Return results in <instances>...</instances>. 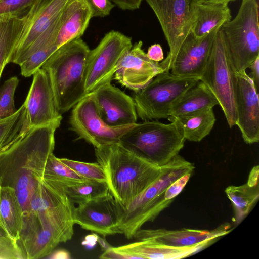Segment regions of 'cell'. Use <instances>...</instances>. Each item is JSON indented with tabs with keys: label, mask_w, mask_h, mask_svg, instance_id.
<instances>
[{
	"label": "cell",
	"mask_w": 259,
	"mask_h": 259,
	"mask_svg": "<svg viewBox=\"0 0 259 259\" xmlns=\"http://www.w3.org/2000/svg\"><path fill=\"white\" fill-rule=\"evenodd\" d=\"M205 247L203 245L179 247L152 240H141L114 248L132 258L176 259L189 256Z\"/></svg>",
	"instance_id": "cell-22"
},
{
	"label": "cell",
	"mask_w": 259,
	"mask_h": 259,
	"mask_svg": "<svg viewBox=\"0 0 259 259\" xmlns=\"http://www.w3.org/2000/svg\"><path fill=\"white\" fill-rule=\"evenodd\" d=\"M90 50L81 38L73 40L58 48L41 67L49 72L61 115L88 94L85 70Z\"/></svg>",
	"instance_id": "cell-3"
},
{
	"label": "cell",
	"mask_w": 259,
	"mask_h": 259,
	"mask_svg": "<svg viewBox=\"0 0 259 259\" xmlns=\"http://www.w3.org/2000/svg\"><path fill=\"white\" fill-rule=\"evenodd\" d=\"M100 258L104 259H132V257L125 254L116 251L114 247H111L99 256Z\"/></svg>",
	"instance_id": "cell-41"
},
{
	"label": "cell",
	"mask_w": 259,
	"mask_h": 259,
	"mask_svg": "<svg viewBox=\"0 0 259 259\" xmlns=\"http://www.w3.org/2000/svg\"><path fill=\"white\" fill-rule=\"evenodd\" d=\"M219 105V102L208 87L201 81L188 90L171 105L169 117L191 114Z\"/></svg>",
	"instance_id": "cell-23"
},
{
	"label": "cell",
	"mask_w": 259,
	"mask_h": 259,
	"mask_svg": "<svg viewBox=\"0 0 259 259\" xmlns=\"http://www.w3.org/2000/svg\"><path fill=\"white\" fill-rule=\"evenodd\" d=\"M97 242L100 244L101 248L104 251L111 247L104 239L98 236Z\"/></svg>",
	"instance_id": "cell-47"
},
{
	"label": "cell",
	"mask_w": 259,
	"mask_h": 259,
	"mask_svg": "<svg viewBox=\"0 0 259 259\" xmlns=\"http://www.w3.org/2000/svg\"><path fill=\"white\" fill-rule=\"evenodd\" d=\"M200 79L180 76L169 71L156 75L143 89L133 94L137 116L144 121L168 119L172 104Z\"/></svg>",
	"instance_id": "cell-8"
},
{
	"label": "cell",
	"mask_w": 259,
	"mask_h": 259,
	"mask_svg": "<svg viewBox=\"0 0 259 259\" xmlns=\"http://www.w3.org/2000/svg\"><path fill=\"white\" fill-rule=\"evenodd\" d=\"M57 49L56 40H53L38 49L19 65L21 75L26 77L32 75Z\"/></svg>",
	"instance_id": "cell-32"
},
{
	"label": "cell",
	"mask_w": 259,
	"mask_h": 259,
	"mask_svg": "<svg viewBox=\"0 0 259 259\" xmlns=\"http://www.w3.org/2000/svg\"><path fill=\"white\" fill-rule=\"evenodd\" d=\"M30 128L27 111L23 104L14 114L0 120V152L21 140Z\"/></svg>",
	"instance_id": "cell-27"
},
{
	"label": "cell",
	"mask_w": 259,
	"mask_h": 259,
	"mask_svg": "<svg viewBox=\"0 0 259 259\" xmlns=\"http://www.w3.org/2000/svg\"><path fill=\"white\" fill-rule=\"evenodd\" d=\"M142 45L141 40L133 45L122 57L113 77L122 86L134 92L143 89L164 72L159 63L149 58Z\"/></svg>",
	"instance_id": "cell-17"
},
{
	"label": "cell",
	"mask_w": 259,
	"mask_h": 259,
	"mask_svg": "<svg viewBox=\"0 0 259 259\" xmlns=\"http://www.w3.org/2000/svg\"><path fill=\"white\" fill-rule=\"evenodd\" d=\"M60 188L73 203L78 204L95 199L109 193L106 181L86 179L82 182Z\"/></svg>",
	"instance_id": "cell-30"
},
{
	"label": "cell",
	"mask_w": 259,
	"mask_h": 259,
	"mask_svg": "<svg viewBox=\"0 0 259 259\" xmlns=\"http://www.w3.org/2000/svg\"><path fill=\"white\" fill-rule=\"evenodd\" d=\"M160 177L135 197L129 204L121 207L119 229L128 239L148 222H152L172 202L167 200L164 192L168 187L182 176L193 172L194 166L179 154L162 166Z\"/></svg>",
	"instance_id": "cell-4"
},
{
	"label": "cell",
	"mask_w": 259,
	"mask_h": 259,
	"mask_svg": "<svg viewBox=\"0 0 259 259\" xmlns=\"http://www.w3.org/2000/svg\"><path fill=\"white\" fill-rule=\"evenodd\" d=\"M71 0H35L25 15V23L11 62L18 65L35 41L59 18Z\"/></svg>",
	"instance_id": "cell-13"
},
{
	"label": "cell",
	"mask_w": 259,
	"mask_h": 259,
	"mask_svg": "<svg viewBox=\"0 0 259 259\" xmlns=\"http://www.w3.org/2000/svg\"><path fill=\"white\" fill-rule=\"evenodd\" d=\"M59 160L85 179L106 181L104 168L98 162L87 163L64 158Z\"/></svg>",
	"instance_id": "cell-34"
},
{
	"label": "cell",
	"mask_w": 259,
	"mask_h": 259,
	"mask_svg": "<svg viewBox=\"0 0 259 259\" xmlns=\"http://www.w3.org/2000/svg\"><path fill=\"white\" fill-rule=\"evenodd\" d=\"M185 140L175 122L146 120L136 123L119 143L138 156L162 166L179 154Z\"/></svg>",
	"instance_id": "cell-5"
},
{
	"label": "cell",
	"mask_w": 259,
	"mask_h": 259,
	"mask_svg": "<svg viewBox=\"0 0 259 259\" xmlns=\"http://www.w3.org/2000/svg\"><path fill=\"white\" fill-rule=\"evenodd\" d=\"M17 77L13 76L5 81L0 88V120L15 113L14 94L19 84Z\"/></svg>",
	"instance_id": "cell-33"
},
{
	"label": "cell",
	"mask_w": 259,
	"mask_h": 259,
	"mask_svg": "<svg viewBox=\"0 0 259 259\" xmlns=\"http://www.w3.org/2000/svg\"><path fill=\"white\" fill-rule=\"evenodd\" d=\"M228 4H196V20L192 32L196 37H201L217 27H221L231 19Z\"/></svg>",
	"instance_id": "cell-25"
},
{
	"label": "cell",
	"mask_w": 259,
	"mask_h": 259,
	"mask_svg": "<svg viewBox=\"0 0 259 259\" xmlns=\"http://www.w3.org/2000/svg\"><path fill=\"white\" fill-rule=\"evenodd\" d=\"M93 93L99 113L107 124L117 127L136 123L138 116L133 98L111 82Z\"/></svg>",
	"instance_id": "cell-20"
},
{
	"label": "cell",
	"mask_w": 259,
	"mask_h": 259,
	"mask_svg": "<svg viewBox=\"0 0 259 259\" xmlns=\"http://www.w3.org/2000/svg\"><path fill=\"white\" fill-rule=\"evenodd\" d=\"M146 54L149 59L156 62L162 61L164 59L162 47L158 44L151 45L148 48Z\"/></svg>",
	"instance_id": "cell-39"
},
{
	"label": "cell",
	"mask_w": 259,
	"mask_h": 259,
	"mask_svg": "<svg viewBox=\"0 0 259 259\" xmlns=\"http://www.w3.org/2000/svg\"><path fill=\"white\" fill-rule=\"evenodd\" d=\"M0 187H1V186H0Z\"/></svg>",
	"instance_id": "cell-49"
},
{
	"label": "cell",
	"mask_w": 259,
	"mask_h": 259,
	"mask_svg": "<svg viewBox=\"0 0 259 259\" xmlns=\"http://www.w3.org/2000/svg\"><path fill=\"white\" fill-rule=\"evenodd\" d=\"M92 18L85 0H71L61 14V23L56 39L57 48L80 38Z\"/></svg>",
	"instance_id": "cell-21"
},
{
	"label": "cell",
	"mask_w": 259,
	"mask_h": 259,
	"mask_svg": "<svg viewBox=\"0 0 259 259\" xmlns=\"http://www.w3.org/2000/svg\"><path fill=\"white\" fill-rule=\"evenodd\" d=\"M93 17H104L109 15L115 7L110 0H85Z\"/></svg>",
	"instance_id": "cell-37"
},
{
	"label": "cell",
	"mask_w": 259,
	"mask_h": 259,
	"mask_svg": "<svg viewBox=\"0 0 259 259\" xmlns=\"http://www.w3.org/2000/svg\"><path fill=\"white\" fill-rule=\"evenodd\" d=\"M230 228V225L227 223L211 231L186 228L175 230L140 228L135 233L133 238L137 241L152 240L174 247H191L198 245L207 247L229 233L231 231Z\"/></svg>",
	"instance_id": "cell-19"
},
{
	"label": "cell",
	"mask_w": 259,
	"mask_h": 259,
	"mask_svg": "<svg viewBox=\"0 0 259 259\" xmlns=\"http://www.w3.org/2000/svg\"><path fill=\"white\" fill-rule=\"evenodd\" d=\"M0 259H21L16 242L9 236L1 219Z\"/></svg>",
	"instance_id": "cell-36"
},
{
	"label": "cell",
	"mask_w": 259,
	"mask_h": 259,
	"mask_svg": "<svg viewBox=\"0 0 259 259\" xmlns=\"http://www.w3.org/2000/svg\"><path fill=\"white\" fill-rule=\"evenodd\" d=\"M259 167L258 165L254 166L251 170L249 175L247 184L250 186L258 185Z\"/></svg>",
	"instance_id": "cell-43"
},
{
	"label": "cell",
	"mask_w": 259,
	"mask_h": 259,
	"mask_svg": "<svg viewBox=\"0 0 259 259\" xmlns=\"http://www.w3.org/2000/svg\"><path fill=\"white\" fill-rule=\"evenodd\" d=\"M35 0H0V17H21L25 15Z\"/></svg>",
	"instance_id": "cell-35"
},
{
	"label": "cell",
	"mask_w": 259,
	"mask_h": 259,
	"mask_svg": "<svg viewBox=\"0 0 259 259\" xmlns=\"http://www.w3.org/2000/svg\"><path fill=\"white\" fill-rule=\"evenodd\" d=\"M4 69V68H2V69H0V78H1V77L2 73V72H3V71Z\"/></svg>",
	"instance_id": "cell-48"
},
{
	"label": "cell",
	"mask_w": 259,
	"mask_h": 259,
	"mask_svg": "<svg viewBox=\"0 0 259 259\" xmlns=\"http://www.w3.org/2000/svg\"><path fill=\"white\" fill-rule=\"evenodd\" d=\"M235 0H195L197 3L203 4H218V3H226L228 4L229 2Z\"/></svg>",
	"instance_id": "cell-46"
},
{
	"label": "cell",
	"mask_w": 259,
	"mask_h": 259,
	"mask_svg": "<svg viewBox=\"0 0 259 259\" xmlns=\"http://www.w3.org/2000/svg\"><path fill=\"white\" fill-rule=\"evenodd\" d=\"M120 204L109 192L74 207L73 220L82 228L106 237L120 234Z\"/></svg>",
	"instance_id": "cell-14"
},
{
	"label": "cell",
	"mask_w": 259,
	"mask_h": 259,
	"mask_svg": "<svg viewBox=\"0 0 259 259\" xmlns=\"http://www.w3.org/2000/svg\"><path fill=\"white\" fill-rule=\"evenodd\" d=\"M234 72L245 71L259 57V11L257 0H242L236 17L220 28Z\"/></svg>",
	"instance_id": "cell-6"
},
{
	"label": "cell",
	"mask_w": 259,
	"mask_h": 259,
	"mask_svg": "<svg viewBox=\"0 0 259 259\" xmlns=\"http://www.w3.org/2000/svg\"><path fill=\"white\" fill-rule=\"evenodd\" d=\"M153 11L168 43L169 51L159 63L169 71L185 39L196 20L195 0H145Z\"/></svg>",
	"instance_id": "cell-9"
},
{
	"label": "cell",
	"mask_w": 259,
	"mask_h": 259,
	"mask_svg": "<svg viewBox=\"0 0 259 259\" xmlns=\"http://www.w3.org/2000/svg\"><path fill=\"white\" fill-rule=\"evenodd\" d=\"M219 102L230 128L236 125L234 72L230 64L223 36L219 30L211 52L200 78Z\"/></svg>",
	"instance_id": "cell-10"
},
{
	"label": "cell",
	"mask_w": 259,
	"mask_h": 259,
	"mask_svg": "<svg viewBox=\"0 0 259 259\" xmlns=\"http://www.w3.org/2000/svg\"><path fill=\"white\" fill-rule=\"evenodd\" d=\"M42 179L46 182L61 187L86 180L61 162L53 153L49 156L46 162Z\"/></svg>",
	"instance_id": "cell-31"
},
{
	"label": "cell",
	"mask_w": 259,
	"mask_h": 259,
	"mask_svg": "<svg viewBox=\"0 0 259 259\" xmlns=\"http://www.w3.org/2000/svg\"><path fill=\"white\" fill-rule=\"evenodd\" d=\"M61 121L30 128L21 140L0 152V186L15 190L23 218L27 214L30 199L53 153L55 133Z\"/></svg>",
	"instance_id": "cell-1"
},
{
	"label": "cell",
	"mask_w": 259,
	"mask_h": 259,
	"mask_svg": "<svg viewBox=\"0 0 259 259\" xmlns=\"http://www.w3.org/2000/svg\"><path fill=\"white\" fill-rule=\"evenodd\" d=\"M0 219L9 236L16 243L22 230L23 213L16 192L12 187H0Z\"/></svg>",
	"instance_id": "cell-26"
},
{
	"label": "cell",
	"mask_w": 259,
	"mask_h": 259,
	"mask_svg": "<svg viewBox=\"0 0 259 259\" xmlns=\"http://www.w3.org/2000/svg\"><path fill=\"white\" fill-rule=\"evenodd\" d=\"M168 119L175 122L186 140L200 142L207 136L212 129L215 117L213 108L177 117H169Z\"/></svg>",
	"instance_id": "cell-24"
},
{
	"label": "cell",
	"mask_w": 259,
	"mask_h": 259,
	"mask_svg": "<svg viewBox=\"0 0 259 259\" xmlns=\"http://www.w3.org/2000/svg\"><path fill=\"white\" fill-rule=\"evenodd\" d=\"M220 27L201 36H195L192 32L182 44L171 68L172 74L193 77L199 79L207 63L215 35Z\"/></svg>",
	"instance_id": "cell-18"
},
{
	"label": "cell",
	"mask_w": 259,
	"mask_h": 259,
	"mask_svg": "<svg viewBox=\"0 0 259 259\" xmlns=\"http://www.w3.org/2000/svg\"><path fill=\"white\" fill-rule=\"evenodd\" d=\"M193 172L187 173L172 183L164 192V198L167 200H173L178 195L189 181Z\"/></svg>",
	"instance_id": "cell-38"
},
{
	"label": "cell",
	"mask_w": 259,
	"mask_h": 259,
	"mask_svg": "<svg viewBox=\"0 0 259 259\" xmlns=\"http://www.w3.org/2000/svg\"><path fill=\"white\" fill-rule=\"evenodd\" d=\"M25 23V15L0 19V69L10 63Z\"/></svg>",
	"instance_id": "cell-28"
},
{
	"label": "cell",
	"mask_w": 259,
	"mask_h": 259,
	"mask_svg": "<svg viewBox=\"0 0 259 259\" xmlns=\"http://www.w3.org/2000/svg\"><path fill=\"white\" fill-rule=\"evenodd\" d=\"M72 108L69 118L70 130L76 134L77 140L83 139L95 148L119 143L122 136L136 123L117 127L107 124L99 113L93 92Z\"/></svg>",
	"instance_id": "cell-12"
},
{
	"label": "cell",
	"mask_w": 259,
	"mask_h": 259,
	"mask_svg": "<svg viewBox=\"0 0 259 259\" xmlns=\"http://www.w3.org/2000/svg\"><path fill=\"white\" fill-rule=\"evenodd\" d=\"M98 163L104 168L109 192L125 206L154 183L163 167L130 152L119 143L95 148Z\"/></svg>",
	"instance_id": "cell-2"
},
{
	"label": "cell",
	"mask_w": 259,
	"mask_h": 259,
	"mask_svg": "<svg viewBox=\"0 0 259 259\" xmlns=\"http://www.w3.org/2000/svg\"><path fill=\"white\" fill-rule=\"evenodd\" d=\"M47 257L51 259H69L71 258L69 252L64 249H58L52 252Z\"/></svg>",
	"instance_id": "cell-44"
},
{
	"label": "cell",
	"mask_w": 259,
	"mask_h": 259,
	"mask_svg": "<svg viewBox=\"0 0 259 259\" xmlns=\"http://www.w3.org/2000/svg\"><path fill=\"white\" fill-rule=\"evenodd\" d=\"M32 84L24 102L30 128L62 120L48 71L41 67L33 74Z\"/></svg>",
	"instance_id": "cell-16"
},
{
	"label": "cell",
	"mask_w": 259,
	"mask_h": 259,
	"mask_svg": "<svg viewBox=\"0 0 259 259\" xmlns=\"http://www.w3.org/2000/svg\"><path fill=\"white\" fill-rule=\"evenodd\" d=\"M98 236L96 234H92L87 236L82 244L86 245L91 248L93 247L97 242Z\"/></svg>",
	"instance_id": "cell-45"
},
{
	"label": "cell",
	"mask_w": 259,
	"mask_h": 259,
	"mask_svg": "<svg viewBox=\"0 0 259 259\" xmlns=\"http://www.w3.org/2000/svg\"><path fill=\"white\" fill-rule=\"evenodd\" d=\"M132 46L131 37L111 30L90 50L85 70V88L88 94L111 82L121 59Z\"/></svg>",
	"instance_id": "cell-11"
},
{
	"label": "cell",
	"mask_w": 259,
	"mask_h": 259,
	"mask_svg": "<svg viewBox=\"0 0 259 259\" xmlns=\"http://www.w3.org/2000/svg\"><path fill=\"white\" fill-rule=\"evenodd\" d=\"M122 10H135L140 8L142 0H110Z\"/></svg>",
	"instance_id": "cell-40"
},
{
	"label": "cell",
	"mask_w": 259,
	"mask_h": 259,
	"mask_svg": "<svg viewBox=\"0 0 259 259\" xmlns=\"http://www.w3.org/2000/svg\"><path fill=\"white\" fill-rule=\"evenodd\" d=\"M236 122L247 144L259 141V99L252 79L246 71L234 73Z\"/></svg>",
	"instance_id": "cell-15"
},
{
	"label": "cell",
	"mask_w": 259,
	"mask_h": 259,
	"mask_svg": "<svg viewBox=\"0 0 259 259\" xmlns=\"http://www.w3.org/2000/svg\"><path fill=\"white\" fill-rule=\"evenodd\" d=\"M74 224L71 211L51 218H38L32 214L23 218L16 242L21 259L46 257L59 244L71 239Z\"/></svg>",
	"instance_id": "cell-7"
},
{
	"label": "cell",
	"mask_w": 259,
	"mask_h": 259,
	"mask_svg": "<svg viewBox=\"0 0 259 259\" xmlns=\"http://www.w3.org/2000/svg\"><path fill=\"white\" fill-rule=\"evenodd\" d=\"M232 202L235 211L234 221L239 223L248 214L259 197V186L247 183L241 186H230L225 190Z\"/></svg>",
	"instance_id": "cell-29"
},
{
	"label": "cell",
	"mask_w": 259,
	"mask_h": 259,
	"mask_svg": "<svg viewBox=\"0 0 259 259\" xmlns=\"http://www.w3.org/2000/svg\"><path fill=\"white\" fill-rule=\"evenodd\" d=\"M251 70V78L252 79L256 91H258L259 87V57L253 61L249 66Z\"/></svg>",
	"instance_id": "cell-42"
}]
</instances>
